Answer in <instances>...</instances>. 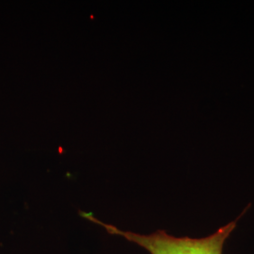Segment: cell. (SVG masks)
<instances>
[{"instance_id":"cell-1","label":"cell","mask_w":254,"mask_h":254,"mask_svg":"<svg viewBox=\"0 0 254 254\" xmlns=\"http://www.w3.org/2000/svg\"><path fill=\"white\" fill-rule=\"evenodd\" d=\"M82 218H87L105 228L111 235L124 236L126 239L146 249L151 254H222V249L228 237L236 226L235 221L218 229L212 236L194 239L190 237H174L164 231H158L149 236L137 235L131 232L121 231L115 226L106 224L94 218L91 213L79 211Z\"/></svg>"}]
</instances>
